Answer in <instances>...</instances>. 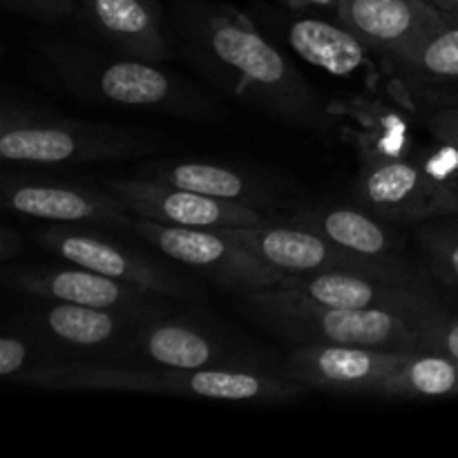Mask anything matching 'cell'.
Segmentation results:
<instances>
[{"mask_svg":"<svg viewBox=\"0 0 458 458\" xmlns=\"http://www.w3.org/2000/svg\"><path fill=\"white\" fill-rule=\"evenodd\" d=\"M174 21L183 54L210 85L282 123L329 128V107L302 72L237 9L186 0Z\"/></svg>","mask_w":458,"mask_h":458,"instance_id":"cell-1","label":"cell"},{"mask_svg":"<svg viewBox=\"0 0 458 458\" xmlns=\"http://www.w3.org/2000/svg\"><path fill=\"white\" fill-rule=\"evenodd\" d=\"M36 47L58 83L83 103L208 123L226 119L224 107L161 63L106 54L58 38H43Z\"/></svg>","mask_w":458,"mask_h":458,"instance_id":"cell-2","label":"cell"},{"mask_svg":"<svg viewBox=\"0 0 458 458\" xmlns=\"http://www.w3.org/2000/svg\"><path fill=\"white\" fill-rule=\"evenodd\" d=\"M164 148L159 132L130 125L89 123L4 98L0 107V159L12 165L98 164Z\"/></svg>","mask_w":458,"mask_h":458,"instance_id":"cell-3","label":"cell"},{"mask_svg":"<svg viewBox=\"0 0 458 458\" xmlns=\"http://www.w3.org/2000/svg\"><path fill=\"white\" fill-rule=\"evenodd\" d=\"M249 316L298 344H358L385 352H419L414 320L376 309H340L293 298L277 286L242 295Z\"/></svg>","mask_w":458,"mask_h":458,"instance_id":"cell-4","label":"cell"},{"mask_svg":"<svg viewBox=\"0 0 458 458\" xmlns=\"http://www.w3.org/2000/svg\"><path fill=\"white\" fill-rule=\"evenodd\" d=\"M130 231L161 250L165 258L195 268L215 284L237 291L240 295L271 289L286 277L284 271L264 262L222 231L168 226L141 217H134Z\"/></svg>","mask_w":458,"mask_h":458,"instance_id":"cell-5","label":"cell"},{"mask_svg":"<svg viewBox=\"0 0 458 458\" xmlns=\"http://www.w3.org/2000/svg\"><path fill=\"white\" fill-rule=\"evenodd\" d=\"M222 233L240 242L244 249H249L250 253L262 258L271 267L284 271L286 276L352 271L385 277V280L428 286L401 259H374L352 253V250L343 249L335 242L309 231V228L298 226V224L295 226H277V224L267 222L262 226L226 228Z\"/></svg>","mask_w":458,"mask_h":458,"instance_id":"cell-6","label":"cell"},{"mask_svg":"<svg viewBox=\"0 0 458 458\" xmlns=\"http://www.w3.org/2000/svg\"><path fill=\"white\" fill-rule=\"evenodd\" d=\"M121 356L152 369H210V367H268L253 344L233 338L192 318L150 316L141 322Z\"/></svg>","mask_w":458,"mask_h":458,"instance_id":"cell-7","label":"cell"},{"mask_svg":"<svg viewBox=\"0 0 458 458\" xmlns=\"http://www.w3.org/2000/svg\"><path fill=\"white\" fill-rule=\"evenodd\" d=\"M362 208L389 224H420L458 215V191L403 157H369L356 182Z\"/></svg>","mask_w":458,"mask_h":458,"instance_id":"cell-8","label":"cell"},{"mask_svg":"<svg viewBox=\"0 0 458 458\" xmlns=\"http://www.w3.org/2000/svg\"><path fill=\"white\" fill-rule=\"evenodd\" d=\"M106 188L130 210V215L168 226L226 231V228L262 226L268 222L262 210L186 191L150 174L110 179Z\"/></svg>","mask_w":458,"mask_h":458,"instance_id":"cell-9","label":"cell"},{"mask_svg":"<svg viewBox=\"0 0 458 458\" xmlns=\"http://www.w3.org/2000/svg\"><path fill=\"white\" fill-rule=\"evenodd\" d=\"M36 237L45 249L65 259L67 264H76L112 280L141 286L159 298L186 300L197 293L191 282L183 280L165 264L97 233L52 224Z\"/></svg>","mask_w":458,"mask_h":458,"instance_id":"cell-10","label":"cell"},{"mask_svg":"<svg viewBox=\"0 0 458 458\" xmlns=\"http://www.w3.org/2000/svg\"><path fill=\"white\" fill-rule=\"evenodd\" d=\"M3 199L9 213L30 219L56 224V226H110L130 228L134 215L112 195L81 183L36 179L25 174L4 173Z\"/></svg>","mask_w":458,"mask_h":458,"instance_id":"cell-11","label":"cell"},{"mask_svg":"<svg viewBox=\"0 0 458 458\" xmlns=\"http://www.w3.org/2000/svg\"><path fill=\"white\" fill-rule=\"evenodd\" d=\"M335 13L371 52L383 54L403 70L450 16L429 0H340Z\"/></svg>","mask_w":458,"mask_h":458,"instance_id":"cell-12","label":"cell"},{"mask_svg":"<svg viewBox=\"0 0 458 458\" xmlns=\"http://www.w3.org/2000/svg\"><path fill=\"white\" fill-rule=\"evenodd\" d=\"M405 358L407 353L358 344H298L284 369L302 387L380 396Z\"/></svg>","mask_w":458,"mask_h":458,"instance_id":"cell-13","label":"cell"},{"mask_svg":"<svg viewBox=\"0 0 458 458\" xmlns=\"http://www.w3.org/2000/svg\"><path fill=\"white\" fill-rule=\"evenodd\" d=\"M277 289L293 298L311 300L327 307L376 309L398 313L410 320H419L425 313L438 309V302L432 298L428 286L352 271L286 276Z\"/></svg>","mask_w":458,"mask_h":458,"instance_id":"cell-14","label":"cell"},{"mask_svg":"<svg viewBox=\"0 0 458 458\" xmlns=\"http://www.w3.org/2000/svg\"><path fill=\"white\" fill-rule=\"evenodd\" d=\"M4 282L21 293L52 302L83 304V307L116 309V311L155 313L159 295L112 280L89 268L76 267H12L4 271Z\"/></svg>","mask_w":458,"mask_h":458,"instance_id":"cell-15","label":"cell"},{"mask_svg":"<svg viewBox=\"0 0 458 458\" xmlns=\"http://www.w3.org/2000/svg\"><path fill=\"white\" fill-rule=\"evenodd\" d=\"M155 313L116 311L52 302L31 313V338L67 353H121L143 320Z\"/></svg>","mask_w":458,"mask_h":458,"instance_id":"cell-16","label":"cell"},{"mask_svg":"<svg viewBox=\"0 0 458 458\" xmlns=\"http://www.w3.org/2000/svg\"><path fill=\"white\" fill-rule=\"evenodd\" d=\"M76 12L85 31L107 52L148 63L170 58L157 0H79Z\"/></svg>","mask_w":458,"mask_h":458,"instance_id":"cell-17","label":"cell"},{"mask_svg":"<svg viewBox=\"0 0 458 458\" xmlns=\"http://www.w3.org/2000/svg\"><path fill=\"white\" fill-rule=\"evenodd\" d=\"M161 394L215 403H289L302 385L271 367H210V369H159Z\"/></svg>","mask_w":458,"mask_h":458,"instance_id":"cell-18","label":"cell"},{"mask_svg":"<svg viewBox=\"0 0 458 458\" xmlns=\"http://www.w3.org/2000/svg\"><path fill=\"white\" fill-rule=\"evenodd\" d=\"M146 174L164 179L173 186L186 188V191L217 197V199L237 201V204H246L258 210L271 208L280 195V191L262 174L237 168V165L219 164V161H161V164H152Z\"/></svg>","mask_w":458,"mask_h":458,"instance_id":"cell-19","label":"cell"},{"mask_svg":"<svg viewBox=\"0 0 458 458\" xmlns=\"http://www.w3.org/2000/svg\"><path fill=\"white\" fill-rule=\"evenodd\" d=\"M293 222L327 240L335 242L352 253L374 259H396L403 242L389 222L367 208L353 206H313L300 208Z\"/></svg>","mask_w":458,"mask_h":458,"instance_id":"cell-20","label":"cell"},{"mask_svg":"<svg viewBox=\"0 0 458 458\" xmlns=\"http://www.w3.org/2000/svg\"><path fill=\"white\" fill-rule=\"evenodd\" d=\"M16 385L40 389H97V392L161 394V374L152 367H121L107 362H36Z\"/></svg>","mask_w":458,"mask_h":458,"instance_id":"cell-21","label":"cell"},{"mask_svg":"<svg viewBox=\"0 0 458 458\" xmlns=\"http://www.w3.org/2000/svg\"><path fill=\"white\" fill-rule=\"evenodd\" d=\"M286 38L300 58L334 76H356L369 65L371 49L343 22L298 18L286 27Z\"/></svg>","mask_w":458,"mask_h":458,"instance_id":"cell-22","label":"cell"},{"mask_svg":"<svg viewBox=\"0 0 458 458\" xmlns=\"http://www.w3.org/2000/svg\"><path fill=\"white\" fill-rule=\"evenodd\" d=\"M380 396L407 398V401L458 396V360L437 352L407 353Z\"/></svg>","mask_w":458,"mask_h":458,"instance_id":"cell-23","label":"cell"},{"mask_svg":"<svg viewBox=\"0 0 458 458\" xmlns=\"http://www.w3.org/2000/svg\"><path fill=\"white\" fill-rule=\"evenodd\" d=\"M405 70L420 92L447 101L458 98V18L454 13L425 40Z\"/></svg>","mask_w":458,"mask_h":458,"instance_id":"cell-24","label":"cell"},{"mask_svg":"<svg viewBox=\"0 0 458 458\" xmlns=\"http://www.w3.org/2000/svg\"><path fill=\"white\" fill-rule=\"evenodd\" d=\"M414 327L419 331V352H437L458 360V318L438 307L414 320Z\"/></svg>","mask_w":458,"mask_h":458,"instance_id":"cell-25","label":"cell"},{"mask_svg":"<svg viewBox=\"0 0 458 458\" xmlns=\"http://www.w3.org/2000/svg\"><path fill=\"white\" fill-rule=\"evenodd\" d=\"M420 242L429 258V267L445 284L458 286V231L425 228Z\"/></svg>","mask_w":458,"mask_h":458,"instance_id":"cell-26","label":"cell"},{"mask_svg":"<svg viewBox=\"0 0 458 458\" xmlns=\"http://www.w3.org/2000/svg\"><path fill=\"white\" fill-rule=\"evenodd\" d=\"M36 362L40 360L34 358V349L27 343L25 335L4 334L0 338V378L16 385L18 378L30 371Z\"/></svg>","mask_w":458,"mask_h":458,"instance_id":"cell-27","label":"cell"},{"mask_svg":"<svg viewBox=\"0 0 458 458\" xmlns=\"http://www.w3.org/2000/svg\"><path fill=\"white\" fill-rule=\"evenodd\" d=\"M12 12L25 13L43 22H58L79 9L76 0H4Z\"/></svg>","mask_w":458,"mask_h":458,"instance_id":"cell-28","label":"cell"},{"mask_svg":"<svg viewBox=\"0 0 458 458\" xmlns=\"http://www.w3.org/2000/svg\"><path fill=\"white\" fill-rule=\"evenodd\" d=\"M441 146L437 150H432V155L428 159H423L420 164L425 165L429 174L443 182L445 186H452L458 191V148L450 146V143L438 141Z\"/></svg>","mask_w":458,"mask_h":458,"instance_id":"cell-29","label":"cell"},{"mask_svg":"<svg viewBox=\"0 0 458 458\" xmlns=\"http://www.w3.org/2000/svg\"><path fill=\"white\" fill-rule=\"evenodd\" d=\"M428 128L437 141L458 148V106H447L428 116Z\"/></svg>","mask_w":458,"mask_h":458,"instance_id":"cell-30","label":"cell"},{"mask_svg":"<svg viewBox=\"0 0 458 458\" xmlns=\"http://www.w3.org/2000/svg\"><path fill=\"white\" fill-rule=\"evenodd\" d=\"M21 250H22L21 235H18L13 228L3 226V231H0V259H3L4 264H9L18 253H21Z\"/></svg>","mask_w":458,"mask_h":458,"instance_id":"cell-31","label":"cell"},{"mask_svg":"<svg viewBox=\"0 0 458 458\" xmlns=\"http://www.w3.org/2000/svg\"><path fill=\"white\" fill-rule=\"evenodd\" d=\"M300 3L313 4V7H334V9H338L340 0H300Z\"/></svg>","mask_w":458,"mask_h":458,"instance_id":"cell-32","label":"cell"},{"mask_svg":"<svg viewBox=\"0 0 458 458\" xmlns=\"http://www.w3.org/2000/svg\"><path fill=\"white\" fill-rule=\"evenodd\" d=\"M429 3L437 4L438 9H443V12H452V9L458 4V0H429Z\"/></svg>","mask_w":458,"mask_h":458,"instance_id":"cell-33","label":"cell"},{"mask_svg":"<svg viewBox=\"0 0 458 458\" xmlns=\"http://www.w3.org/2000/svg\"><path fill=\"white\" fill-rule=\"evenodd\" d=\"M450 13H454V16L458 18V4H456V7H454V9H452V12H450Z\"/></svg>","mask_w":458,"mask_h":458,"instance_id":"cell-34","label":"cell"}]
</instances>
